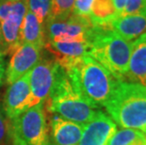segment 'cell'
<instances>
[{"label":"cell","instance_id":"31","mask_svg":"<svg viewBox=\"0 0 146 145\" xmlns=\"http://www.w3.org/2000/svg\"><path fill=\"white\" fill-rule=\"evenodd\" d=\"M142 132H143V134H144V136H145V138H146V128L144 129V130H142Z\"/></svg>","mask_w":146,"mask_h":145},{"label":"cell","instance_id":"5","mask_svg":"<svg viewBox=\"0 0 146 145\" xmlns=\"http://www.w3.org/2000/svg\"><path fill=\"white\" fill-rule=\"evenodd\" d=\"M12 135L24 145H51L43 103L12 120Z\"/></svg>","mask_w":146,"mask_h":145},{"label":"cell","instance_id":"3","mask_svg":"<svg viewBox=\"0 0 146 145\" xmlns=\"http://www.w3.org/2000/svg\"><path fill=\"white\" fill-rule=\"evenodd\" d=\"M88 44L89 56L103 65L116 79H125L131 55V42L108 26H94Z\"/></svg>","mask_w":146,"mask_h":145},{"label":"cell","instance_id":"17","mask_svg":"<svg viewBox=\"0 0 146 145\" xmlns=\"http://www.w3.org/2000/svg\"><path fill=\"white\" fill-rule=\"evenodd\" d=\"M90 20L94 26H107L118 18L112 0H92Z\"/></svg>","mask_w":146,"mask_h":145},{"label":"cell","instance_id":"2","mask_svg":"<svg viewBox=\"0 0 146 145\" xmlns=\"http://www.w3.org/2000/svg\"><path fill=\"white\" fill-rule=\"evenodd\" d=\"M105 107L113 122L122 127L146 128V87L143 85L118 80Z\"/></svg>","mask_w":146,"mask_h":145},{"label":"cell","instance_id":"16","mask_svg":"<svg viewBox=\"0 0 146 145\" xmlns=\"http://www.w3.org/2000/svg\"><path fill=\"white\" fill-rule=\"evenodd\" d=\"M21 44H32L40 49L44 48L45 37L43 26L30 11H27L24 18L20 32Z\"/></svg>","mask_w":146,"mask_h":145},{"label":"cell","instance_id":"24","mask_svg":"<svg viewBox=\"0 0 146 145\" xmlns=\"http://www.w3.org/2000/svg\"><path fill=\"white\" fill-rule=\"evenodd\" d=\"M12 3L7 0H0V22L5 20L10 14L12 7Z\"/></svg>","mask_w":146,"mask_h":145},{"label":"cell","instance_id":"27","mask_svg":"<svg viewBox=\"0 0 146 145\" xmlns=\"http://www.w3.org/2000/svg\"><path fill=\"white\" fill-rule=\"evenodd\" d=\"M0 55H2V56H5L6 55L5 45H4V42H3V37L1 32V26H0Z\"/></svg>","mask_w":146,"mask_h":145},{"label":"cell","instance_id":"29","mask_svg":"<svg viewBox=\"0 0 146 145\" xmlns=\"http://www.w3.org/2000/svg\"><path fill=\"white\" fill-rule=\"evenodd\" d=\"M141 85H143V86H144V87H146V78L144 79V81H143V82H142V83H141Z\"/></svg>","mask_w":146,"mask_h":145},{"label":"cell","instance_id":"28","mask_svg":"<svg viewBox=\"0 0 146 145\" xmlns=\"http://www.w3.org/2000/svg\"><path fill=\"white\" fill-rule=\"evenodd\" d=\"M12 138H13V140H14V145H24L17 138H15L13 135H12Z\"/></svg>","mask_w":146,"mask_h":145},{"label":"cell","instance_id":"9","mask_svg":"<svg viewBox=\"0 0 146 145\" xmlns=\"http://www.w3.org/2000/svg\"><path fill=\"white\" fill-rule=\"evenodd\" d=\"M27 11L26 0L12 3L11 11L5 20L0 22L6 55H11L22 44L20 32L24 18Z\"/></svg>","mask_w":146,"mask_h":145},{"label":"cell","instance_id":"23","mask_svg":"<svg viewBox=\"0 0 146 145\" xmlns=\"http://www.w3.org/2000/svg\"><path fill=\"white\" fill-rule=\"evenodd\" d=\"M8 123L6 122L5 117L0 111V145H6L8 140Z\"/></svg>","mask_w":146,"mask_h":145},{"label":"cell","instance_id":"8","mask_svg":"<svg viewBox=\"0 0 146 145\" xmlns=\"http://www.w3.org/2000/svg\"><path fill=\"white\" fill-rule=\"evenodd\" d=\"M34 106L29 85V73H27L10 84L5 94L3 107L8 118L14 120Z\"/></svg>","mask_w":146,"mask_h":145},{"label":"cell","instance_id":"26","mask_svg":"<svg viewBox=\"0 0 146 145\" xmlns=\"http://www.w3.org/2000/svg\"><path fill=\"white\" fill-rule=\"evenodd\" d=\"M3 57L4 56L0 55V84H1V81L5 73V64H4V58H3Z\"/></svg>","mask_w":146,"mask_h":145},{"label":"cell","instance_id":"30","mask_svg":"<svg viewBox=\"0 0 146 145\" xmlns=\"http://www.w3.org/2000/svg\"><path fill=\"white\" fill-rule=\"evenodd\" d=\"M7 1H11V2H17V1H20V0H7Z\"/></svg>","mask_w":146,"mask_h":145},{"label":"cell","instance_id":"4","mask_svg":"<svg viewBox=\"0 0 146 145\" xmlns=\"http://www.w3.org/2000/svg\"><path fill=\"white\" fill-rule=\"evenodd\" d=\"M46 109L68 121L85 125L94 118L98 107L83 98L60 67L51 93L45 100Z\"/></svg>","mask_w":146,"mask_h":145},{"label":"cell","instance_id":"7","mask_svg":"<svg viewBox=\"0 0 146 145\" xmlns=\"http://www.w3.org/2000/svg\"><path fill=\"white\" fill-rule=\"evenodd\" d=\"M60 66L55 60L41 57L39 62L29 72V85L34 105L43 103L51 93Z\"/></svg>","mask_w":146,"mask_h":145},{"label":"cell","instance_id":"20","mask_svg":"<svg viewBox=\"0 0 146 145\" xmlns=\"http://www.w3.org/2000/svg\"><path fill=\"white\" fill-rule=\"evenodd\" d=\"M76 0H51L50 14L47 19H64L73 13Z\"/></svg>","mask_w":146,"mask_h":145},{"label":"cell","instance_id":"1","mask_svg":"<svg viewBox=\"0 0 146 145\" xmlns=\"http://www.w3.org/2000/svg\"><path fill=\"white\" fill-rule=\"evenodd\" d=\"M61 68L76 91L97 107H105L118 82L103 65L89 55L71 60Z\"/></svg>","mask_w":146,"mask_h":145},{"label":"cell","instance_id":"11","mask_svg":"<svg viewBox=\"0 0 146 145\" xmlns=\"http://www.w3.org/2000/svg\"><path fill=\"white\" fill-rule=\"evenodd\" d=\"M116 131L117 127L113 120L98 110L94 118L84 125L78 145H106Z\"/></svg>","mask_w":146,"mask_h":145},{"label":"cell","instance_id":"21","mask_svg":"<svg viewBox=\"0 0 146 145\" xmlns=\"http://www.w3.org/2000/svg\"><path fill=\"white\" fill-rule=\"evenodd\" d=\"M146 10V0H126L125 6L119 17L141 13Z\"/></svg>","mask_w":146,"mask_h":145},{"label":"cell","instance_id":"14","mask_svg":"<svg viewBox=\"0 0 146 145\" xmlns=\"http://www.w3.org/2000/svg\"><path fill=\"white\" fill-rule=\"evenodd\" d=\"M125 78L129 82L139 84L146 78V32L132 42L128 69Z\"/></svg>","mask_w":146,"mask_h":145},{"label":"cell","instance_id":"19","mask_svg":"<svg viewBox=\"0 0 146 145\" xmlns=\"http://www.w3.org/2000/svg\"><path fill=\"white\" fill-rule=\"evenodd\" d=\"M27 11L35 16L40 24L44 26L50 14L51 0H26Z\"/></svg>","mask_w":146,"mask_h":145},{"label":"cell","instance_id":"10","mask_svg":"<svg viewBox=\"0 0 146 145\" xmlns=\"http://www.w3.org/2000/svg\"><path fill=\"white\" fill-rule=\"evenodd\" d=\"M42 57V49L22 44L11 55L7 69V81L11 84L31 71Z\"/></svg>","mask_w":146,"mask_h":145},{"label":"cell","instance_id":"15","mask_svg":"<svg viewBox=\"0 0 146 145\" xmlns=\"http://www.w3.org/2000/svg\"><path fill=\"white\" fill-rule=\"evenodd\" d=\"M44 48L54 55L58 64L88 55V42H46Z\"/></svg>","mask_w":146,"mask_h":145},{"label":"cell","instance_id":"25","mask_svg":"<svg viewBox=\"0 0 146 145\" xmlns=\"http://www.w3.org/2000/svg\"><path fill=\"white\" fill-rule=\"evenodd\" d=\"M112 1H113V4L115 6V9H116V11L118 12V17H119L121 12L123 11V8H125L126 0H112Z\"/></svg>","mask_w":146,"mask_h":145},{"label":"cell","instance_id":"6","mask_svg":"<svg viewBox=\"0 0 146 145\" xmlns=\"http://www.w3.org/2000/svg\"><path fill=\"white\" fill-rule=\"evenodd\" d=\"M92 27L89 17L72 13L64 19H47L43 29L46 42H88Z\"/></svg>","mask_w":146,"mask_h":145},{"label":"cell","instance_id":"18","mask_svg":"<svg viewBox=\"0 0 146 145\" xmlns=\"http://www.w3.org/2000/svg\"><path fill=\"white\" fill-rule=\"evenodd\" d=\"M106 145H146L143 132L125 128L116 131Z\"/></svg>","mask_w":146,"mask_h":145},{"label":"cell","instance_id":"12","mask_svg":"<svg viewBox=\"0 0 146 145\" xmlns=\"http://www.w3.org/2000/svg\"><path fill=\"white\" fill-rule=\"evenodd\" d=\"M83 130V124L54 115L50 119V143L51 145H78Z\"/></svg>","mask_w":146,"mask_h":145},{"label":"cell","instance_id":"22","mask_svg":"<svg viewBox=\"0 0 146 145\" xmlns=\"http://www.w3.org/2000/svg\"><path fill=\"white\" fill-rule=\"evenodd\" d=\"M92 0H76L73 13L83 17H89Z\"/></svg>","mask_w":146,"mask_h":145},{"label":"cell","instance_id":"13","mask_svg":"<svg viewBox=\"0 0 146 145\" xmlns=\"http://www.w3.org/2000/svg\"><path fill=\"white\" fill-rule=\"evenodd\" d=\"M107 26L131 42L146 32V10L141 13L118 17Z\"/></svg>","mask_w":146,"mask_h":145}]
</instances>
